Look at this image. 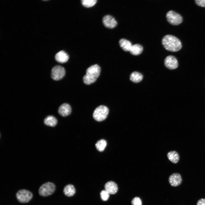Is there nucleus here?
Here are the masks:
<instances>
[{
  "label": "nucleus",
  "mask_w": 205,
  "mask_h": 205,
  "mask_svg": "<svg viewBox=\"0 0 205 205\" xmlns=\"http://www.w3.org/2000/svg\"><path fill=\"white\" fill-rule=\"evenodd\" d=\"M162 44L166 50L172 52L179 50L182 47L180 40L173 35L167 34L162 39Z\"/></svg>",
  "instance_id": "nucleus-1"
},
{
  "label": "nucleus",
  "mask_w": 205,
  "mask_h": 205,
  "mask_svg": "<svg viewBox=\"0 0 205 205\" xmlns=\"http://www.w3.org/2000/svg\"><path fill=\"white\" fill-rule=\"evenodd\" d=\"M101 71L100 67L97 64L90 66L86 70V74L83 77L84 83L90 85L95 82L99 76Z\"/></svg>",
  "instance_id": "nucleus-2"
},
{
  "label": "nucleus",
  "mask_w": 205,
  "mask_h": 205,
  "mask_svg": "<svg viewBox=\"0 0 205 205\" xmlns=\"http://www.w3.org/2000/svg\"><path fill=\"white\" fill-rule=\"evenodd\" d=\"M108 113L109 109L108 107L101 105L95 109L93 114V117L96 121L101 122L106 118Z\"/></svg>",
  "instance_id": "nucleus-3"
},
{
  "label": "nucleus",
  "mask_w": 205,
  "mask_h": 205,
  "mask_svg": "<svg viewBox=\"0 0 205 205\" xmlns=\"http://www.w3.org/2000/svg\"><path fill=\"white\" fill-rule=\"evenodd\" d=\"M56 188L55 185L50 182L42 184L39 189L40 195L43 197L47 196L52 194Z\"/></svg>",
  "instance_id": "nucleus-4"
},
{
  "label": "nucleus",
  "mask_w": 205,
  "mask_h": 205,
  "mask_svg": "<svg viewBox=\"0 0 205 205\" xmlns=\"http://www.w3.org/2000/svg\"><path fill=\"white\" fill-rule=\"evenodd\" d=\"M166 17L168 22L174 25H177L180 24L183 20L181 15L172 10L170 11L167 13Z\"/></svg>",
  "instance_id": "nucleus-5"
},
{
  "label": "nucleus",
  "mask_w": 205,
  "mask_h": 205,
  "mask_svg": "<svg viewBox=\"0 0 205 205\" xmlns=\"http://www.w3.org/2000/svg\"><path fill=\"white\" fill-rule=\"evenodd\" d=\"M32 196V194L30 191L25 189L20 190L16 194L17 200L21 203L28 202L31 200Z\"/></svg>",
  "instance_id": "nucleus-6"
},
{
  "label": "nucleus",
  "mask_w": 205,
  "mask_h": 205,
  "mask_svg": "<svg viewBox=\"0 0 205 205\" xmlns=\"http://www.w3.org/2000/svg\"><path fill=\"white\" fill-rule=\"evenodd\" d=\"M65 73L64 68L60 65H56L52 68L51 72L52 78L55 81L62 79L65 75Z\"/></svg>",
  "instance_id": "nucleus-7"
},
{
  "label": "nucleus",
  "mask_w": 205,
  "mask_h": 205,
  "mask_svg": "<svg viewBox=\"0 0 205 205\" xmlns=\"http://www.w3.org/2000/svg\"><path fill=\"white\" fill-rule=\"evenodd\" d=\"M164 64L167 68L170 69H175L178 65L177 59L172 55L168 56L165 58L164 60Z\"/></svg>",
  "instance_id": "nucleus-8"
},
{
  "label": "nucleus",
  "mask_w": 205,
  "mask_h": 205,
  "mask_svg": "<svg viewBox=\"0 0 205 205\" xmlns=\"http://www.w3.org/2000/svg\"><path fill=\"white\" fill-rule=\"evenodd\" d=\"M102 22L105 26L110 28H114L117 24L115 18L110 15L104 16L102 18Z\"/></svg>",
  "instance_id": "nucleus-9"
},
{
  "label": "nucleus",
  "mask_w": 205,
  "mask_h": 205,
  "mask_svg": "<svg viewBox=\"0 0 205 205\" xmlns=\"http://www.w3.org/2000/svg\"><path fill=\"white\" fill-rule=\"evenodd\" d=\"M170 184L172 186L175 187L179 185L182 181L181 175L178 173H174L170 176L168 179Z\"/></svg>",
  "instance_id": "nucleus-10"
},
{
  "label": "nucleus",
  "mask_w": 205,
  "mask_h": 205,
  "mask_svg": "<svg viewBox=\"0 0 205 205\" xmlns=\"http://www.w3.org/2000/svg\"><path fill=\"white\" fill-rule=\"evenodd\" d=\"M71 112V108L68 104L64 103L62 104L59 108L58 112L61 116L65 117L69 115Z\"/></svg>",
  "instance_id": "nucleus-11"
},
{
  "label": "nucleus",
  "mask_w": 205,
  "mask_h": 205,
  "mask_svg": "<svg viewBox=\"0 0 205 205\" xmlns=\"http://www.w3.org/2000/svg\"><path fill=\"white\" fill-rule=\"evenodd\" d=\"M105 190L109 194H114L118 190V187L117 184L114 182L109 181L107 182L104 186Z\"/></svg>",
  "instance_id": "nucleus-12"
},
{
  "label": "nucleus",
  "mask_w": 205,
  "mask_h": 205,
  "mask_svg": "<svg viewBox=\"0 0 205 205\" xmlns=\"http://www.w3.org/2000/svg\"><path fill=\"white\" fill-rule=\"evenodd\" d=\"M56 60L61 63L66 62L69 59L68 54L64 51L61 50L56 54L55 56Z\"/></svg>",
  "instance_id": "nucleus-13"
},
{
  "label": "nucleus",
  "mask_w": 205,
  "mask_h": 205,
  "mask_svg": "<svg viewBox=\"0 0 205 205\" xmlns=\"http://www.w3.org/2000/svg\"><path fill=\"white\" fill-rule=\"evenodd\" d=\"M120 47L124 51H130L132 46L131 42L125 38H121L119 41Z\"/></svg>",
  "instance_id": "nucleus-14"
},
{
  "label": "nucleus",
  "mask_w": 205,
  "mask_h": 205,
  "mask_svg": "<svg viewBox=\"0 0 205 205\" xmlns=\"http://www.w3.org/2000/svg\"><path fill=\"white\" fill-rule=\"evenodd\" d=\"M143 50V46L140 44H137L132 45L129 52L132 54L137 56L140 54Z\"/></svg>",
  "instance_id": "nucleus-15"
},
{
  "label": "nucleus",
  "mask_w": 205,
  "mask_h": 205,
  "mask_svg": "<svg viewBox=\"0 0 205 205\" xmlns=\"http://www.w3.org/2000/svg\"><path fill=\"white\" fill-rule=\"evenodd\" d=\"M169 159L172 163H176L179 159V156L178 153L175 151H172L169 152L167 155Z\"/></svg>",
  "instance_id": "nucleus-16"
},
{
  "label": "nucleus",
  "mask_w": 205,
  "mask_h": 205,
  "mask_svg": "<svg viewBox=\"0 0 205 205\" xmlns=\"http://www.w3.org/2000/svg\"><path fill=\"white\" fill-rule=\"evenodd\" d=\"M143 76L140 73L137 71L132 72L130 76V79L133 82L137 83L142 79Z\"/></svg>",
  "instance_id": "nucleus-17"
},
{
  "label": "nucleus",
  "mask_w": 205,
  "mask_h": 205,
  "mask_svg": "<svg viewBox=\"0 0 205 205\" xmlns=\"http://www.w3.org/2000/svg\"><path fill=\"white\" fill-rule=\"evenodd\" d=\"M75 189L73 185L69 184L66 185L64 188L63 193L67 196L70 197L74 195L75 193Z\"/></svg>",
  "instance_id": "nucleus-18"
},
{
  "label": "nucleus",
  "mask_w": 205,
  "mask_h": 205,
  "mask_svg": "<svg viewBox=\"0 0 205 205\" xmlns=\"http://www.w3.org/2000/svg\"><path fill=\"white\" fill-rule=\"evenodd\" d=\"M44 122L47 126L54 127L57 124V120L54 116H48L45 118L44 120Z\"/></svg>",
  "instance_id": "nucleus-19"
},
{
  "label": "nucleus",
  "mask_w": 205,
  "mask_h": 205,
  "mask_svg": "<svg viewBox=\"0 0 205 205\" xmlns=\"http://www.w3.org/2000/svg\"><path fill=\"white\" fill-rule=\"evenodd\" d=\"M107 145L106 141L104 139L98 141L95 144V147L98 150L102 151L104 150Z\"/></svg>",
  "instance_id": "nucleus-20"
},
{
  "label": "nucleus",
  "mask_w": 205,
  "mask_h": 205,
  "mask_svg": "<svg viewBox=\"0 0 205 205\" xmlns=\"http://www.w3.org/2000/svg\"><path fill=\"white\" fill-rule=\"evenodd\" d=\"M82 4L83 6L87 7H91L94 5L97 2V0H82Z\"/></svg>",
  "instance_id": "nucleus-21"
},
{
  "label": "nucleus",
  "mask_w": 205,
  "mask_h": 205,
  "mask_svg": "<svg viewBox=\"0 0 205 205\" xmlns=\"http://www.w3.org/2000/svg\"><path fill=\"white\" fill-rule=\"evenodd\" d=\"M109 194L106 190H102L100 193V196L102 200L104 201L107 200L109 197Z\"/></svg>",
  "instance_id": "nucleus-22"
},
{
  "label": "nucleus",
  "mask_w": 205,
  "mask_h": 205,
  "mask_svg": "<svg viewBox=\"0 0 205 205\" xmlns=\"http://www.w3.org/2000/svg\"><path fill=\"white\" fill-rule=\"evenodd\" d=\"M131 204L132 205H142L141 200L138 197H135L132 200Z\"/></svg>",
  "instance_id": "nucleus-23"
},
{
  "label": "nucleus",
  "mask_w": 205,
  "mask_h": 205,
  "mask_svg": "<svg viewBox=\"0 0 205 205\" xmlns=\"http://www.w3.org/2000/svg\"><path fill=\"white\" fill-rule=\"evenodd\" d=\"M196 4L202 7H205V0H195Z\"/></svg>",
  "instance_id": "nucleus-24"
},
{
  "label": "nucleus",
  "mask_w": 205,
  "mask_h": 205,
  "mask_svg": "<svg viewBox=\"0 0 205 205\" xmlns=\"http://www.w3.org/2000/svg\"><path fill=\"white\" fill-rule=\"evenodd\" d=\"M196 205H205V199L202 198L198 200Z\"/></svg>",
  "instance_id": "nucleus-25"
}]
</instances>
